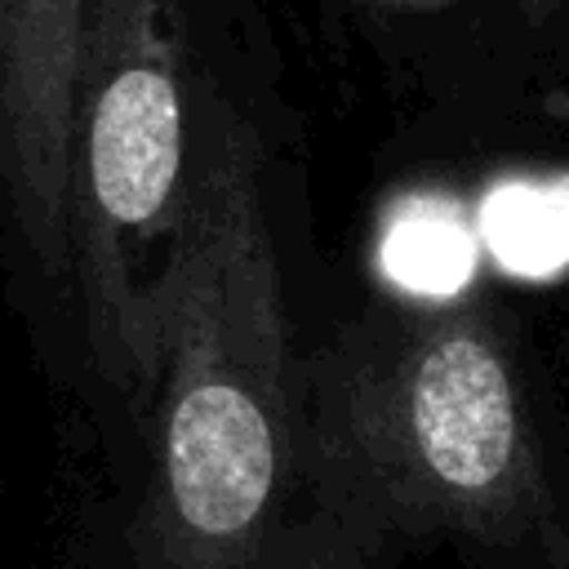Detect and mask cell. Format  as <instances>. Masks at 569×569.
<instances>
[{"instance_id": "cell-1", "label": "cell", "mask_w": 569, "mask_h": 569, "mask_svg": "<svg viewBox=\"0 0 569 569\" xmlns=\"http://www.w3.org/2000/svg\"><path fill=\"white\" fill-rule=\"evenodd\" d=\"M298 458L378 533L489 569H569V516L502 320L485 302H391L302 369Z\"/></svg>"}, {"instance_id": "cell-2", "label": "cell", "mask_w": 569, "mask_h": 569, "mask_svg": "<svg viewBox=\"0 0 569 569\" xmlns=\"http://www.w3.org/2000/svg\"><path fill=\"white\" fill-rule=\"evenodd\" d=\"M156 453L142 538L160 569H249L293 453L280 262L262 151L204 102L156 347Z\"/></svg>"}, {"instance_id": "cell-3", "label": "cell", "mask_w": 569, "mask_h": 569, "mask_svg": "<svg viewBox=\"0 0 569 569\" xmlns=\"http://www.w3.org/2000/svg\"><path fill=\"white\" fill-rule=\"evenodd\" d=\"M187 187L182 0H89L67 124V258L93 360L133 396L156 387Z\"/></svg>"}, {"instance_id": "cell-4", "label": "cell", "mask_w": 569, "mask_h": 569, "mask_svg": "<svg viewBox=\"0 0 569 569\" xmlns=\"http://www.w3.org/2000/svg\"><path fill=\"white\" fill-rule=\"evenodd\" d=\"M89 0H0V213L53 276L67 258V124Z\"/></svg>"}, {"instance_id": "cell-5", "label": "cell", "mask_w": 569, "mask_h": 569, "mask_svg": "<svg viewBox=\"0 0 569 569\" xmlns=\"http://www.w3.org/2000/svg\"><path fill=\"white\" fill-rule=\"evenodd\" d=\"M369 4H391V9H440L453 0H369Z\"/></svg>"}]
</instances>
